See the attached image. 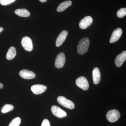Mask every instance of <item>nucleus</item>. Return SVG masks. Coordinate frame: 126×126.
<instances>
[{
    "label": "nucleus",
    "mask_w": 126,
    "mask_h": 126,
    "mask_svg": "<svg viewBox=\"0 0 126 126\" xmlns=\"http://www.w3.org/2000/svg\"><path fill=\"white\" fill-rule=\"evenodd\" d=\"M90 40L87 38H83L79 42L77 48L78 53L79 54H84L88 51L89 48Z\"/></svg>",
    "instance_id": "nucleus-1"
},
{
    "label": "nucleus",
    "mask_w": 126,
    "mask_h": 126,
    "mask_svg": "<svg viewBox=\"0 0 126 126\" xmlns=\"http://www.w3.org/2000/svg\"><path fill=\"white\" fill-rule=\"evenodd\" d=\"M57 101L59 104L63 107L70 109L74 108L75 104L72 101L67 99L65 97L60 96L58 97Z\"/></svg>",
    "instance_id": "nucleus-2"
},
{
    "label": "nucleus",
    "mask_w": 126,
    "mask_h": 126,
    "mask_svg": "<svg viewBox=\"0 0 126 126\" xmlns=\"http://www.w3.org/2000/svg\"><path fill=\"white\" fill-rule=\"evenodd\" d=\"M120 116L121 114L117 110L113 109L107 113L106 117L109 121L113 123L117 121Z\"/></svg>",
    "instance_id": "nucleus-3"
},
{
    "label": "nucleus",
    "mask_w": 126,
    "mask_h": 126,
    "mask_svg": "<svg viewBox=\"0 0 126 126\" xmlns=\"http://www.w3.org/2000/svg\"><path fill=\"white\" fill-rule=\"evenodd\" d=\"M76 84L79 87L84 90H87L89 88V84L87 79L85 77H79L76 81Z\"/></svg>",
    "instance_id": "nucleus-4"
},
{
    "label": "nucleus",
    "mask_w": 126,
    "mask_h": 126,
    "mask_svg": "<svg viewBox=\"0 0 126 126\" xmlns=\"http://www.w3.org/2000/svg\"><path fill=\"white\" fill-rule=\"evenodd\" d=\"M21 45L23 48L26 51L30 52L33 49V45L32 40L28 36H25L21 40Z\"/></svg>",
    "instance_id": "nucleus-5"
},
{
    "label": "nucleus",
    "mask_w": 126,
    "mask_h": 126,
    "mask_svg": "<svg viewBox=\"0 0 126 126\" xmlns=\"http://www.w3.org/2000/svg\"><path fill=\"white\" fill-rule=\"evenodd\" d=\"M51 111L54 115L59 118H63L67 116V113L58 106H52Z\"/></svg>",
    "instance_id": "nucleus-6"
},
{
    "label": "nucleus",
    "mask_w": 126,
    "mask_h": 126,
    "mask_svg": "<svg viewBox=\"0 0 126 126\" xmlns=\"http://www.w3.org/2000/svg\"><path fill=\"white\" fill-rule=\"evenodd\" d=\"M65 61V55L63 52H61L56 56L55 62V65L56 68H60L63 67Z\"/></svg>",
    "instance_id": "nucleus-7"
},
{
    "label": "nucleus",
    "mask_w": 126,
    "mask_h": 126,
    "mask_svg": "<svg viewBox=\"0 0 126 126\" xmlns=\"http://www.w3.org/2000/svg\"><path fill=\"white\" fill-rule=\"evenodd\" d=\"M93 22L92 18L90 16H87L80 21L79 23V27L82 29H85L90 26Z\"/></svg>",
    "instance_id": "nucleus-8"
},
{
    "label": "nucleus",
    "mask_w": 126,
    "mask_h": 126,
    "mask_svg": "<svg viewBox=\"0 0 126 126\" xmlns=\"http://www.w3.org/2000/svg\"><path fill=\"white\" fill-rule=\"evenodd\" d=\"M122 33V30L121 28H118L113 31L110 38V43H114L117 41L121 38Z\"/></svg>",
    "instance_id": "nucleus-9"
},
{
    "label": "nucleus",
    "mask_w": 126,
    "mask_h": 126,
    "mask_svg": "<svg viewBox=\"0 0 126 126\" xmlns=\"http://www.w3.org/2000/svg\"><path fill=\"white\" fill-rule=\"evenodd\" d=\"M47 87L42 84H35L32 86L31 91L35 94H39L44 92L47 89Z\"/></svg>",
    "instance_id": "nucleus-10"
},
{
    "label": "nucleus",
    "mask_w": 126,
    "mask_h": 126,
    "mask_svg": "<svg viewBox=\"0 0 126 126\" xmlns=\"http://www.w3.org/2000/svg\"><path fill=\"white\" fill-rule=\"evenodd\" d=\"M19 75L23 78L25 79H31L34 78L36 75L32 71L27 69H23L19 72Z\"/></svg>",
    "instance_id": "nucleus-11"
},
{
    "label": "nucleus",
    "mask_w": 126,
    "mask_h": 126,
    "mask_svg": "<svg viewBox=\"0 0 126 126\" xmlns=\"http://www.w3.org/2000/svg\"><path fill=\"white\" fill-rule=\"evenodd\" d=\"M126 60V51H124L116 57L115 61V65L118 67H121Z\"/></svg>",
    "instance_id": "nucleus-12"
},
{
    "label": "nucleus",
    "mask_w": 126,
    "mask_h": 126,
    "mask_svg": "<svg viewBox=\"0 0 126 126\" xmlns=\"http://www.w3.org/2000/svg\"><path fill=\"white\" fill-rule=\"evenodd\" d=\"M68 33L67 31L65 30L63 31L60 34L56 39V45L57 47L61 46L63 43L65 41V39L67 36Z\"/></svg>",
    "instance_id": "nucleus-13"
},
{
    "label": "nucleus",
    "mask_w": 126,
    "mask_h": 126,
    "mask_svg": "<svg viewBox=\"0 0 126 126\" xmlns=\"http://www.w3.org/2000/svg\"><path fill=\"white\" fill-rule=\"evenodd\" d=\"M92 75L94 83L95 84H98L101 80V74L98 68L95 67L94 69Z\"/></svg>",
    "instance_id": "nucleus-14"
},
{
    "label": "nucleus",
    "mask_w": 126,
    "mask_h": 126,
    "mask_svg": "<svg viewBox=\"0 0 126 126\" xmlns=\"http://www.w3.org/2000/svg\"><path fill=\"white\" fill-rule=\"evenodd\" d=\"M72 1L70 0H67L60 3L57 7V11L58 12H61L64 10L69 7L72 4Z\"/></svg>",
    "instance_id": "nucleus-15"
},
{
    "label": "nucleus",
    "mask_w": 126,
    "mask_h": 126,
    "mask_svg": "<svg viewBox=\"0 0 126 126\" xmlns=\"http://www.w3.org/2000/svg\"><path fill=\"white\" fill-rule=\"evenodd\" d=\"M15 13L19 16L23 17H27L30 15L29 12L25 9H18L16 10Z\"/></svg>",
    "instance_id": "nucleus-16"
},
{
    "label": "nucleus",
    "mask_w": 126,
    "mask_h": 126,
    "mask_svg": "<svg viewBox=\"0 0 126 126\" xmlns=\"http://www.w3.org/2000/svg\"><path fill=\"white\" fill-rule=\"evenodd\" d=\"M16 48L14 47H11L8 50L6 55V59L8 60L12 59L16 55Z\"/></svg>",
    "instance_id": "nucleus-17"
},
{
    "label": "nucleus",
    "mask_w": 126,
    "mask_h": 126,
    "mask_svg": "<svg viewBox=\"0 0 126 126\" xmlns=\"http://www.w3.org/2000/svg\"><path fill=\"white\" fill-rule=\"evenodd\" d=\"M14 106L11 104H6L1 109V112L2 113H6L14 110Z\"/></svg>",
    "instance_id": "nucleus-18"
},
{
    "label": "nucleus",
    "mask_w": 126,
    "mask_h": 126,
    "mask_svg": "<svg viewBox=\"0 0 126 126\" xmlns=\"http://www.w3.org/2000/svg\"><path fill=\"white\" fill-rule=\"evenodd\" d=\"M21 119L20 118L17 117L13 119L10 123L9 126H19L20 124Z\"/></svg>",
    "instance_id": "nucleus-19"
},
{
    "label": "nucleus",
    "mask_w": 126,
    "mask_h": 126,
    "mask_svg": "<svg viewBox=\"0 0 126 126\" xmlns=\"http://www.w3.org/2000/svg\"><path fill=\"white\" fill-rule=\"evenodd\" d=\"M126 15V8H121L118 10L117 13V15L119 18H122Z\"/></svg>",
    "instance_id": "nucleus-20"
},
{
    "label": "nucleus",
    "mask_w": 126,
    "mask_h": 126,
    "mask_svg": "<svg viewBox=\"0 0 126 126\" xmlns=\"http://www.w3.org/2000/svg\"><path fill=\"white\" fill-rule=\"evenodd\" d=\"M16 0H0V4L2 5L6 6L15 2Z\"/></svg>",
    "instance_id": "nucleus-21"
},
{
    "label": "nucleus",
    "mask_w": 126,
    "mask_h": 126,
    "mask_svg": "<svg viewBox=\"0 0 126 126\" xmlns=\"http://www.w3.org/2000/svg\"><path fill=\"white\" fill-rule=\"evenodd\" d=\"M41 126H50L49 121L47 119H45L43 120Z\"/></svg>",
    "instance_id": "nucleus-22"
},
{
    "label": "nucleus",
    "mask_w": 126,
    "mask_h": 126,
    "mask_svg": "<svg viewBox=\"0 0 126 126\" xmlns=\"http://www.w3.org/2000/svg\"><path fill=\"white\" fill-rule=\"evenodd\" d=\"M40 2H45L47 1V0H39Z\"/></svg>",
    "instance_id": "nucleus-23"
},
{
    "label": "nucleus",
    "mask_w": 126,
    "mask_h": 126,
    "mask_svg": "<svg viewBox=\"0 0 126 126\" xmlns=\"http://www.w3.org/2000/svg\"><path fill=\"white\" fill-rule=\"evenodd\" d=\"M3 88V85L2 83H0V89H2Z\"/></svg>",
    "instance_id": "nucleus-24"
},
{
    "label": "nucleus",
    "mask_w": 126,
    "mask_h": 126,
    "mask_svg": "<svg viewBox=\"0 0 126 126\" xmlns=\"http://www.w3.org/2000/svg\"><path fill=\"white\" fill-rule=\"evenodd\" d=\"M3 30H4V29H3V27H0V33L3 31Z\"/></svg>",
    "instance_id": "nucleus-25"
}]
</instances>
